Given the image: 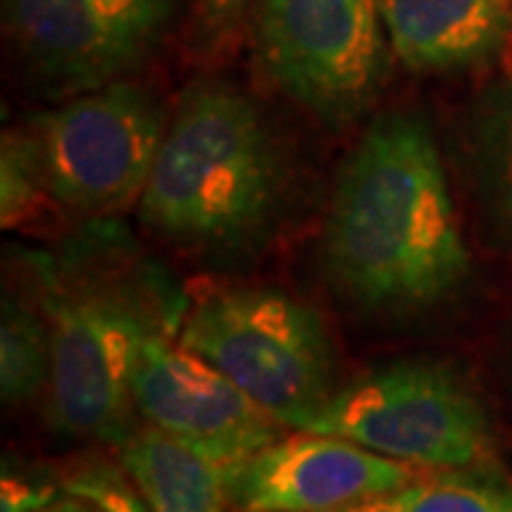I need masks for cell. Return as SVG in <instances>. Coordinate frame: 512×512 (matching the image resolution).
<instances>
[{"label": "cell", "mask_w": 512, "mask_h": 512, "mask_svg": "<svg viewBox=\"0 0 512 512\" xmlns=\"http://www.w3.org/2000/svg\"><path fill=\"white\" fill-rule=\"evenodd\" d=\"M333 296L367 319H424L473 279L436 134L419 111L376 114L336 174L319 234Z\"/></svg>", "instance_id": "cell-1"}, {"label": "cell", "mask_w": 512, "mask_h": 512, "mask_svg": "<svg viewBox=\"0 0 512 512\" xmlns=\"http://www.w3.org/2000/svg\"><path fill=\"white\" fill-rule=\"evenodd\" d=\"M26 265L52 333L49 424L120 447L137 430L134 370L143 348L180 330L185 296L128 248L111 220L86 222V234L26 254Z\"/></svg>", "instance_id": "cell-2"}, {"label": "cell", "mask_w": 512, "mask_h": 512, "mask_svg": "<svg viewBox=\"0 0 512 512\" xmlns=\"http://www.w3.org/2000/svg\"><path fill=\"white\" fill-rule=\"evenodd\" d=\"M282 197L285 160L265 114L228 83H200L168 120L137 208L168 245L225 259L268 237Z\"/></svg>", "instance_id": "cell-3"}, {"label": "cell", "mask_w": 512, "mask_h": 512, "mask_svg": "<svg viewBox=\"0 0 512 512\" xmlns=\"http://www.w3.org/2000/svg\"><path fill=\"white\" fill-rule=\"evenodd\" d=\"M177 339L288 430H305L339 387L325 319L276 288L208 291L188 305Z\"/></svg>", "instance_id": "cell-4"}, {"label": "cell", "mask_w": 512, "mask_h": 512, "mask_svg": "<svg viewBox=\"0 0 512 512\" xmlns=\"http://www.w3.org/2000/svg\"><path fill=\"white\" fill-rule=\"evenodd\" d=\"M356 441L424 470L495 467V433L484 399L461 367L402 359L339 384L305 427Z\"/></svg>", "instance_id": "cell-5"}, {"label": "cell", "mask_w": 512, "mask_h": 512, "mask_svg": "<svg viewBox=\"0 0 512 512\" xmlns=\"http://www.w3.org/2000/svg\"><path fill=\"white\" fill-rule=\"evenodd\" d=\"M32 120L49 191L63 214L106 222L140 205L168 128L160 100L148 89L114 80L72 94Z\"/></svg>", "instance_id": "cell-6"}, {"label": "cell", "mask_w": 512, "mask_h": 512, "mask_svg": "<svg viewBox=\"0 0 512 512\" xmlns=\"http://www.w3.org/2000/svg\"><path fill=\"white\" fill-rule=\"evenodd\" d=\"M382 0H256V57L276 89L345 128L384 80Z\"/></svg>", "instance_id": "cell-7"}, {"label": "cell", "mask_w": 512, "mask_h": 512, "mask_svg": "<svg viewBox=\"0 0 512 512\" xmlns=\"http://www.w3.org/2000/svg\"><path fill=\"white\" fill-rule=\"evenodd\" d=\"M177 0H3L20 63L57 94L126 80L157 46Z\"/></svg>", "instance_id": "cell-8"}, {"label": "cell", "mask_w": 512, "mask_h": 512, "mask_svg": "<svg viewBox=\"0 0 512 512\" xmlns=\"http://www.w3.org/2000/svg\"><path fill=\"white\" fill-rule=\"evenodd\" d=\"M134 407L148 427L225 470L288 430L220 367L180 345L177 333H160L143 348L134 370Z\"/></svg>", "instance_id": "cell-9"}, {"label": "cell", "mask_w": 512, "mask_h": 512, "mask_svg": "<svg viewBox=\"0 0 512 512\" xmlns=\"http://www.w3.org/2000/svg\"><path fill=\"white\" fill-rule=\"evenodd\" d=\"M413 467L356 441L313 430L285 433L228 470L231 512H333L416 481Z\"/></svg>", "instance_id": "cell-10"}, {"label": "cell", "mask_w": 512, "mask_h": 512, "mask_svg": "<svg viewBox=\"0 0 512 512\" xmlns=\"http://www.w3.org/2000/svg\"><path fill=\"white\" fill-rule=\"evenodd\" d=\"M393 55L410 72L490 66L512 46V0H382Z\"/></svg>", "instance_id": "cell-11"}, {"label": "cell", "mask_w": 512, "mask_h": 512, "mask_svg": "<svg viewBox=\"0 0 512 512\" xmlns=\"http://www.w3.org/2000/svg\"><path fill=\"white\" fill-rule=\"evenodd\" d=\"M458 163L487 237L512 256V69L490 77L458 120Z\"/></svg>", "instance_id": "cell-12"}, {"label": "cell", "mask_w": 512, "mask_h": 512, "mask_svg": "<svg viewBox=\"0 0 512 512\" xmlns=\"http://www.w3.org/2000/svg\"><path fill=\"white\" fill-rule=\"evenodd\" d=\"M120 464L151 512H228V470L154 427H137L120 447Z\"/></svg>", "instance_id": "cell-13"}, {"label": "cell", "mask_w": 512, "mask_h": 512, "mask_svg": "<svg viewBox=\"0 0 512 512\" xmlns=\"http://www.w3.org/2000/svg\"><path fill=\"white\" fill-rule=\"evenodd\" d=\"M333 512H512V484L495 467L427 470L399 490Z\"/></svg>", "instance_id": "cell-14"}, {"label": "cell", "mask_w": 512, "mask_h": 512, "mask_svg": "<svg viewBox=\"0 0 512 512\" xmlns=\"http://www.w3.org/2000/svg\"><path fill=\"white\" fill-rule=\"evenodd\" d=\"M52 379V333L46 313L20 296L3 299L0 319V393L12 407L46 396Z\"/></svg>", "instance_id": "cell-15"}, {"label": "cell", "mask_w": 512, "mask_h": 512, "mask_svg": "<svg viewBox=\"0 0 512 512\" xmlns=\"http://www.w3.org/2000/svg\"><path fill=\"white\" fill-rule=\"evenodd\" d=\"M60 211L49 191L35 120L3 131L0 143V222L3 231H26Z\"/></svg>", "instance_id": "cell-16"}, {"label": "cell", "mask_w": 512, "mask_h": 512, "mask_svg": "<svg viewBox=\"0 0 512 512\" xmlns=\"http://www.w3.org/2000/svg\"><path fill=\"white\" fill-rule=\"evenodd\" d=\"M63 490L89 498L103 512H151L148 501L128 478L126 470H117L100 461L80 464L72 473H66Z\"/></svg>", "instance_id": "cell-17"}, {"label": "cell", "mask_w": 512, "mask_h": 512, "mask_svg": "<svg viewBox=\"0 0 512 512\" xmlns=\"http://www.w3.org/2000/svg\"><path fill=\"white\" fill-rule=\"evenodd\" d=\"M60 493L63 490H57L55 484H40L35 478L6 470L0 481V512H37L52 504Z\"/></svg>", "instance_id": "cell-18"}, {"label": "cell", "mask_w": 512, "mask_h": 512, "mask_svg": "<svg viewBox=\"0 0 512 512\" xmlns=\"http://www.w3.org/2000/svg\"><path fill=\"white\" fill-rule=\"evenodd\" d=\"M248 3L251 0H200V6H197L200 29L211 37L222 35Z\"/></svg>", "instance_id": "cell-19"}, {"label": "cell", "mask_w": 512, "mask_h": 512, "mask_svg": "<svg viewBox=\"0 0 512 512\" xmlns=\"http://www.w3.org/2000/svg\"><path fill=\"white\" fill-rule=\"evenodd\" d=\"M37 512H103L94 501L89 498H83V495H74L69 490H63V493L57 495L52 504H46L43 510Z\"/></svg>", "instance_id": "cell-20"}]
</instances>
